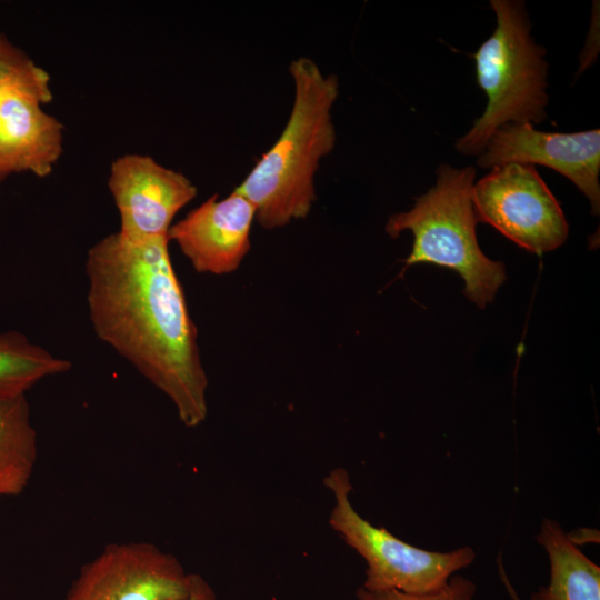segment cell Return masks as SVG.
Returning <instances> with one entry per match:
<instances>
[{
	"label": "cell",
	"mask_w": 600,
	"mask_h": 600,
	"mask_svg": "<svg viewBox=\"0 0 600 600\" xmlns=\"http://www.w3.org/2000/svg\"><path fill=\"white\" fill-rule=\"evenodd\" d=\"M108 187L120 219L117 232L133 241L168 236L176 214L198 193L183 173L134 153L113 160Z\"/></svg>",
	"instance_id": "9"
},
{
	"label": "cell",
	"mask_w": 600,
	"mask_h": 600,
	"mask_svg": "<svg viewBox=\"0 0 600 600\" xmlns=\"http://www.w3.org/2000/svg\"><path fill=\"white\" fill-rule=\"evenodd\" d=\"M472 204L477 221L537 254L554 250L568 237L560 203L534 166L508 163L490 169L473 184Z\"/></svg>",
	"instance_id": "6"
},
{
	"label": "cell",
	"mask_w": 600,
	"mask_h": 600,
	"mask_svg": "<svg viewBox=\"0 0 600 600\" xmlns=\"http://www.w3.org/2000/svg\"><path fill=\"white\" fill-rule=\"evenodd\" d=\"M189 581L181 562L158 546L117 542L81 567L62 600H177Z\"/></svg>",
	"instance_id": "7"
},
{
	"label": "cell",
	"mask_w": 600,
	"mask_h": 600,
	"mask_svg": "<svg viewBox=\"0 0 600 600\" xmlns=\"http://www.w3.org/2000/svg\"><path fill=\"white\" fill-rule=\"evenodd\" d=\"M53 98L41 67L0 81V166L10 174L49 176L62 153L63 126L46 112Z\"/></svg>",
	"instance_id": "8"
},
{
	"label": "cell",
	"mask_w": 600,
	"mask_h": 600,
	"mask_svg": "<svg viewBox=\"0 0 600 600\" xmlns=\"http://www.w3.org/2000/svg\"><path fill=\"white\" fill-rule=\"evenodd\" d=\"M538 542L546 549L550 579L531 600H600V568L553 520L543 519Z\"/></svg>",
	"instance_id": "12"
},
{
	"label": "cell",
	"mask_w": 600,
	"mask_h": 600,
	"mask_svg": "<svg viewBox=\"0 0 600 600\" xmlns=\"http://www.w3.org/2000/svg\"><path fill=\"white\" fill-rule=\"evenodd\" d=\"M476 586L469 579L453 574L448 583L439 590L411 594L399 591H369L360 587L357 591L358 600H472Z\"/></svg>",
	"instance_id": "15"
},
{
	"label": "cell",
	"mask_w": 600,
	"mask_h": 600,
	"mask_svg": "<svg viewBox=\"0 0 600 600\" xmlns=\"http://www.w3.org/2000/svg\"><path fill=\"white\" fill-rule=\"evenodd\" d=\"M9 174L3 170V168L0 166V183L8 177Z\"/></svg>",
	"instance_id": "18"
},
{
	"label": "cell",
	"mask_w": 600,
	"mask_h": 600,
	"mask_svg": "<svg viewBox=\"0 0 600 600\" xmlns=\"http://www.w3.org/2000/svg\"><path fill=\"white\" fill-rule=\"evenodd\" d=\"M37 64L19 48L0 34V81L26 72Z\"/></svg>",
	"instance_id": "16"
},
{
	"label": "cell",
	"mask_w": 600,
	"mask_h": 600,
	"mask_svg": "<svg viewBox=\"0 0 600 600\" xmlns=\"http://www.w3.org/2000/svg\"><path fill=\"white\" fill-rule=\"evenodd\" d=\"M294 97L288 121L276 142L233 190L256 209L267 230L304 219L316 201L314 176L334 148L331 110L339 96L336 74H324L308 57L291 61Z\"/></svg>",
	"instance_id": "2"
},
{
	"label": "cell",
	"mask_w": 600,
	"mask_h": 600,
	"mask_svg": "<svg viewBox=\"0 0 600 600\" xmlns=\"http://www.w3.org/2000/svg\"><path fill=\"white\" fill-rule=\"evenodd\" d=\"M168 244V236L133 241L114 232L100 239L87 253V302L97 337L193 428L208 414V377Z\"/></svg>",
	"instance_id": "1"
},
{
	"label": "cell",
	"mask_w": 600,
	"mask_h": 600,
	"mask_svg": "<svg viewBox=\"0 0 600 600\" xmlns=\"http://www.w3.org/2000/svg\"><path fill=\"white\" fill-rule=\"evenodd\" d=\"M508 163L541 164L568 178L600 212V130L546 132L531 123H504L490 137L477 164L492 169Z\"/></svg>",
	"instance_id": "10"
},
{
	"label": "cell",
	"mask_w": 600,
	"mask_h": 600,
	"mask_svg": "<svg viewBox=\"0 0 600 600\" xmlns=\"http://www.w3.org/2000/svg\"><path fill=\"white\" fill-rule=\"evenodd\" d=\"M69 360L51 354L19 331L0 332V398L26 394L46 377L69 371Z\"/></svg>",
	"instance_id": "14"
},
{
	"label": "cell",
	"mask_w": 600,
	"mask_h": 600,
	"mask_svg": "<svg viewBox=\"0 0 600 600\" xmlns=\"http://www.w3.org/2000/svg\"><path fill=\"white\" fill-rule=\"evenodd\" d=\"M256 220L253 204L232 191L213 194L172 223L168 238L199 273L227 274L236 271L250 250V231Z\"/></svg>",
	"instance_id": "11"
},
{
	"label": "cell",
	"mask_w": 600,
	"mask_h": 600,
	"mask_svg": "<svg viewBox=\"0 0 600 600\" xmlns=\"http://www.w3.org/2000/svg\"><path fill=\"white\" fill-rule=\"evenodd\" d=\"M474 177L473 167L439 164L434 187L418 197L409 211L391 216L386 231L391 238L406 230L412 232L406 267L432 263L454 270L464 281V296L484 308L504 282L506 269L503 262L487 258L478 244L472 204Z\"/></svg>",
	"instance_id": "3"
},
{
	"label": "cell",
	"mask_w": 600,
	"mask_h": 600,
	"mask_svg": "<svg viewBox=\"0 0 600 600\" xmlns=\"http://www.w3.org/2000/svg\"><path fill=\"white\" fill-rule=\"evenodd\" d=\"M37 456V432L26 394L0 398V499L24 491Z\"/></svg>",
	"instance_id": "13"
},
{
	"label": "cell",
	"mask_w": 600,
	"mask_h": 600,
	"mask_svg": "<svg viewBox=\"0 0 600 600\" xmlns=\"http://www.w3.org/2000/svg\"><path fill=\"white\" fill-rule=\"evenodd\" d=\"M177 600H218L213 588L200 574L190 573L187 592Z\"/></svg>",
	"instance_id": "17"
},
{
	"label": "cell",
	"mask_w": 600,
	"mask_h": 600,
	"mask_svg": "<svg viewBox=\"0 0 600 600\" xmlns=\"http://www.w3.org/2000/svg\"><path fill=\"white\" fill-rule=\"evenodd\" d=\"M324 484L333 497L330 527L366 561L363 589L428 593L444 587L458 570L473 562L474 551L469 547L448 552L424 550L362 518L350 501L352 484L346 469L331 470Z\"/></svg>",
	"instance_id": "5"
},
{
	"label": "cell",
	"mask_w": 600,
	"mask_h": 600,
	"mask_svg": "<svg viewBox=\"0 0 600 600\" xmlns=\"http://www.w3.org/2000/svg\"><path fill=\"white\" fill-rule=\"evenodd\" d=\"M497 18L492 34L473 54L477 81L488 101L483 113L456 142L466 156L483 152L492 133L504 123H536L547 118L546 49L530 34L526 6L516 0H490Z\"/></svg>",
	"instance_id": "4"
}]
</instances>
